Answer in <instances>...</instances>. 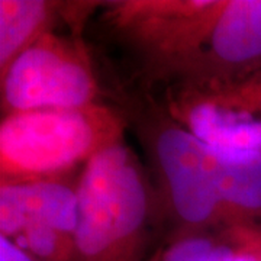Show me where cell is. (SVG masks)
<instances>
[{
  "mask_svg": "<svg viewBox=\"0 0 261 261\" xmlns=\"http://www.w3.org/2000/svg\"><path fill=\"white\" fill-rule=\"evenodd\" d=\"M155 122L148 134L149 151L178 232L225 229L212 148L171 118Z\"/></svg>",
  "mask_w": 261,
  "mask_h": 261,
  "instance_id": "cell-5",
  "label": "cell"
},
{
  "mask_svg": "<svg viewBox=\"0 0 261 261\" xmlns=\"http://www.w3.org/2000/svg\"><path fill=\"white\" fill-rule=\"evenodd\" d=\"M77 195L74 261H145L148 187L123 141L84 166L77 177Z\"/></svg>",
  "mask_w": 261,
  "mask_h": 261,
  "instance_id": "cell-2",
  "label": "cell"
},
{
  "mask_svg": "<svg viewBox=\"0 0 261 261\" xmlns=\"http://www.w3.org/2000/svg\"><path fill=\"white\" fill-rule=\"evenodd\" d=\"M168 118L212 148L261 151V68L168 84Z\"/></svg>",
  "mask_w": 261,
  "mask_h": 261,
  "instance_id": "cell-4",
  "label": "cell"
},
{
  "mask_svg": "<svg viewBox=\"0 0 261 261\" xmlns=\"http://www.w3.org/2000/svg\"><path fill=\"white\" fill-rule=\"evenodd\" d=\"M103 20L145 58L160 79L197 41L222 0L106 2Z\"/></svg>",
  "mask_w": 261,
  "mask_h": 261,
  "instance_id": "cell-6",
  "label": "cell"
},
{
  "mask_svg": "<svg viewBox=\"0 0 261 261\" xmlns=\"http://www.w3.org/2000/svg\"><path fill=\"white\" fill-rule=\"evenodd\" d=\"M67 2L0 0V74L64 19Z\"/></svg>",
  "mask_w": 261,
  "mask_h": 261,
  "instance_id": "cell-10",
  "label": "cell"
},
{
  "mask_svg": "<svg viewBox=\"0 0 261 261\" xmlns=\"http://www.w3.org/2000/svg\"><path fill=\"white\" fill-rule=\"evenodd\" d=\"M261 68V0H222L197 41L161 75L168 82L209 80Z\"/></svg>",
  "mask_w": 261,
  "mask_h": 261,
  "instance_id": "cell-7",
  "label": "cell"
},
{
  "mask_svg": "<svg viewBox=\"0 0 261 261\" xmlns=\"http://www.w3.org/2000/svg\"><path fill=\"white\" fill-rule=\"evenodd\" d=\"M77 221V181L68 185L61 177L0 183V237L12 240L34 225L74 235Z\"/></svg>",
  "mask_w": 261,
  "mask_h": 261,
  "instance_id": "cell-8",
  "label": "cell"
},
{
  "mask_svg": "<svg viewBox=\"0 0 261 261\" xmlns=\"http://www.w3.org/2000/svg\"><path fill=\"white\" fill-rule=\"evenodd\" d=\"M121 113L100 102L3 115L0 183L65 177L123 141Z\"/></svg>",
  "mask_w": 261,
  "mask_h": 261,
  "instance_id": "cell-1",
  "label": "cell"
},
{
  "mask_svg": "<svg viewBox=\"0 0 261 261\" xmlns=\"http://www.w3.org/2000/svg\"><path fill=\"white\" fill-rule=\"evenodd\" d=\"M10 241L34 261H74V235L51 226H28Z\"/></svg>",
  "mask_w": 261,
  "mask_h": 261,
  "instance_id": "cell-12",
  "label": "cell"
},
{
  "mask_svg": "<svg viewBox=\"0 0 261 261\" xmlns=\"http://www.w3.org/2000/svg\"><path fill=\"white\" fill-rule=\"evenodd\" d=\"M93 61L79 32H48L0 74L3 115L99 102Z\"/></svg>",
  "mask_w": 261,
  "mask_h": 261,
  "instance_id": "cell-3",
  "label": "cell"
},
{
  "mask_svg": "<svg viewBox=\"0 0 261 261\" xmlns=\"http://www.w3.org/2000/svg\"><path fill=\"white\" fill-rule=\"evenodd\" d=\"M212 152L226 228L261 231V151L212 148Z\"/></svg>",
  "mask_w": 261,
  "mask_h": 261,
  "instance_id": "cell-9",
  "label": "cell"
},
{
  "mask_svg": "<svg viewBox=\"0 0 261 261\" xmlns=\"http://www.w3.org/2000/svg\"><path fill=\"white\" fill-rule=\"evenodd\" d=\"M228 248L225 229L216 232H177V237L145 261H225Z\"/></svg>",
  "mask_w": 261,
  "mask_h": 261,
  "instance_id": "cell-11",
  "label": "cell"
},
{
  "mask_svg": "<svg viewBox=\"0 0 261 261\" xmlns=\"http://www.w3.org/2000/svg\"><path fill=\"white\" fill-rule=\"evenodd\" d=\"M254 261H261V231L252 228H228Z\"/></svg>",
  "mask_w": 261,
  "mask_h": 261,
  "instance_id": "cell-13",
  "label": "cell"
},
{
  "mask_svg": "<svg viewBox=\"0 0 261 261\" xmlns=\"http://www.w3.org/2000/svg\"><path fill=\"white\" fill-rule=\"evenodd\" d=\"M0 261H34L13 241L6 237H0Z\"/></svg>",
  "mask_w": 261,
  "mask_h": 261,
  "instance_id": "cell-14",
  "label": "cell"
}]
</instances>
